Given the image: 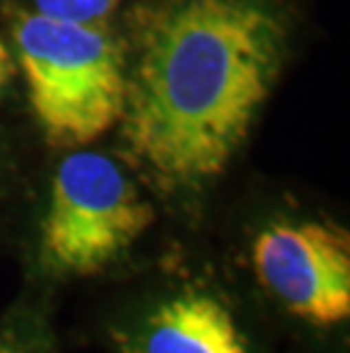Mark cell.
<instances>
[{"label":"cell","mask_w":350,"mask_h":353,"mask_svg":"<svg viewBox=\"0 0 350 353\" xmlns=\"http://www.w3.org/2000/svg\"><path fill=\"white\" fill-rule=\"evenodd\" d=\"M287 23L269 0H166L125 71L132 157L173 190L221 176L271 96Z\"/></svg>","instance_id":"1"},{"label":"cell","mask_w":350,"mask_h":353,"mask_svg":"<svg viewBox=\"0 0 350 353\" xmlns=\"http://www.w3.org/2000/svg\"><path fill=\"white\" fill-rule=\"evenodd\" d=\"M36 123L55 146L91 144L116 123L125 105V59L102 23L21 14L14 28Z\"/></svg>","instance_id":"2"},{"label":"cell","mask_w":350,"mask_h":353,"mask_svg":"<svg viewBox=\"0 0 350 353\" xmlns=\"http://www.w3.org/2000/svg\"><path fill=\"white\" fill-rule=\"evenodd\" d=\"M155 223V210L105 153L76 151L55 171L41 223V262L62 276H94Z\"/></svg>","instance_id":"3"},{"label":"cell","mask_w":350,"mask_h":353,"mask_svg":"<svg viewBox=\"0 0 350 353\" xmlns=\"http://www.w3.org/2000/svg\"><path fill=\"white\" fill-rule=\"evenodd\" d=\"M259 283L309 324L332 326L350 317V237L321 221L273 223L252 244Z\"/></svg>","instance_id":"4"},{"label":"cell","mask_w":350,"mask_h":353,"mask_svg":"<svg viewBox=\"0 0 350 353\" xmlns=\"http://www.w3.org/2000/svg\"><path fill=\"white\" fill-rule=\"evenodd\" d=\"M144 353H245V344L221 301L184 294L153 314Z\"/></svg>","instance_id":"5"},{"label":"cell","mask_w":350,"mask_h":353,"mask_svg":"<svg viewBox=\"0 0 350 353\" xmlns=\"http://www.w3.org/2000/svg\"><path fill=\"white\" fill-rule=\"evenodd\" d=\"M116 5L118 0H34V12L76 23H102Z\"/></svg>","instance_id":"6"},{"label":"cell","mask_w":350,"mask_h":353,"mask_svg":"<svg viewBox=\"0 0 350 353\" xmlns=\"http://www.w3.org/2000/svg\"><path fill=\"white\" fill-rule=\"evenodd\" d=\"M17 73H19L17 57H14L12 48L7 46V41L3 39V34H0V101L5 99L7 89H10Z\"/></svg>","instance_id":"7"},{"label":"cell","mask_w":350,"mask_h":353,"mask_svg":"<svg viewBox=\"0 0 350 353\" xmlns=\"http://www.w3.org/2000/svg\"><path fill=\"white\" fill-rule=\"evenodd\" d=\"M0 353H28L19 347V344H14L10 340H5V337H0Z\"/></svg>","instance_id":"8"}]
</instances>
